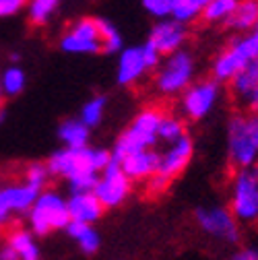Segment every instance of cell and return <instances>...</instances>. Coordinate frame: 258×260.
<instances>
[{"mask_svg":"<svg viewBox=\"0 0 258 260\" xmlns=\"http://www.w3.org/2000/svg\"><path fill=\"white\" fill-rule=\"evenodd\" d=\"M225 155L234 172L258 164V116L238 110L225 124Z\"/></svg>","mask_w":258,"mask_h":260,"instance_id":"6da1fadb","label":"cell"},{"mask_svg":"<svg viewBox=\"0 0 258 260\" xmlns=\"http://www.w3.org/2000/svg\"><path fill=\"white\" fill-rule=\"evenodd\" d=\"M258 60V29L250 34L234 36L211 60V79L217 83H230L248 64Z\"/></svg>","mask_w":258,"mask_h":260,"instance_id":"7a4b0ae2","label":"cell"},{"mask_svg":"<svg viewBox=\"0 0 258 260\" xmlns=\"http://www.w3.org/2000/svg\"><path fill=\"white\" fill-rule=\"evenodd\" d=\"M164 110L159 106H149L145 110H141L133 122L124 128V133L118 137L114 151H112V159L114 161H122L124 157L145 151V149H155L159 139H157V128L159 122L164 118Z\"/></svg>","mask_w":258,"mask_h":260,"instance_id":"3957f363","label":"cell"},{"mask_svg":"<svg viewBox=\"0 0 258 260\" xmlns=\"http://www.w3.org/2000/svg\"><path fill=\"white\" fill-rule=\"evenodd\" d=\"M112 161V151L106 149H58L50 155L46 166L52 176L71 180L75 176H85V174H102Z\"/></svg>","mask_w":258,"mask_h":260,"instance_id":"277c9868","label":"cell"},{"mask_svg":"<svg viewBox=\"0 0 258 260\" xmlns=\"http://www.w3.org/2000/svg\"><path fill=\"white\" fill-rule=\"evenodd\" d=\"M197 58L188 48L164 56L153 77L155 91L161 97H180L197 81Z\"/></svg>","mask_w":258,"mask_h":260,"instance_id":"5b68a950","label":"cell"},{"mask_svg":"<svg viewBox=\"0 0 258 260\" xmlns=\"http://www.w3.org/2000/svg\"><path fill=\"white\" fill-rule=\"evenodd\" d=\"M159 155L161 159L157 174L151 180H147V192L153 194V197L164 194L168 186L188 168L192 155H195V141L190 137H184L174 145H166V151H159Z\"/></svg>","mask_w":258,"mask_h":260,"instance_id":"8992f818","label":"cell"},{"mask_svg":"<svg viewBox=\"0 0 258 260\" xmlns=\"http://www.w3.org/2000/svg\"><path fill=\"white\" fill-rule=\"evenodd\" d=\"M223 85L217 83L211 77H203L192 83L180 97H178V108L184 120L190 122H201L207 116L215 112V108L221 102Z\"/></svg>","mask_w":258,"mask_h":260,"instance_id":"52a82bcc","label":"cell"},{"mask_svg":"<svg viewBox=\"0 0 258 260\" xmlns=\"http://www.w3.org/2000/svg\"><path fill=\"white\" fill-rule=\"evenodd\" d=\"M232 215L242 225L258 223V178L252 170H238L230 180V207Z\"/></svg>","mask_w":258,"mask_h":260,"instance_id":"ba28073f","label":"cell"},{"mask_svg":"<svg viewBox=\"0 0 258 260\" xmlns=\"http://www.w3.org/2000/svg\"><path fill=\"white\" fill-rule=\"evenodd\" d=\"M29 221L40 236H46L52 230H64L71 223L69 205L56 190H44L29 211Z\"/></svg>","mask_w":258,"mask_h":260,"instance_id":"9c48e42d","label":"cell"},{"mask_svg":"<svg viewBox=\"0 0 258 260\" xmlns=\"http://www.w3.org/2000/svg\"><path fill=\"white\" fill-rule=\"evenodd\" d=\"M199 227L211 238L225 242V244H238L242 238V225L232 215L228 207H201L195 213Z\"/></svg>","mask_w":258,"mask_h":260,"instance_id":"30bf717a","label":"cell"},{"mask_svg":"<svg viewBox=\"0 0 258 260\" xmlns=\"http://www.w3.org/2000/svg\"><path fill=\"white\" fill-rule=\"evenodd\" d=\"M60 50L75 56L102 54V38L95 17H83L75 21L60 38Z\"/></svg>","mask_w":258,"mask_h":260,"instance_id":"8fae6325","label":"cell"},{"mask_svg":"<svg viewBox=\"0 0 258 260\" xmlns=\"http://www.w3.org/2000/svg\"><path fill=\"white\" fill-rule=\"evenodd\" d=\"M93 194L104 205V209H112L120 205L131 194V180H128L118 161H110V166L100 174V180L93 188Z\"/></svg>","mask_w":258,"mask_h":260,"instance_id":"7c38bea8","label":"cell"},{"mask_svg":"<svg viewBox=\"0 0 258 260\" xmlns=\"http://www.w3.org/2000/svg\"><path fill=\"white\" fill-rule=\"evenodd\" d=\"M161 56H170L178 50L186 48L188 42V27L178 23L176 19H161L157 21L151 31H149V40H147Z\"/></svg>","mask_w":258,"mask_h":260,"instance_id":"4fadbf2b","label":"cell"},{"mask_svg":"<svg viewBox=\"0 0 258 260\" xmlns=\"http://www.w3.org/2000/svg\"><path fill=\"white\" fill-rule=\"evenodd\" d=\"M149 73H155L147 60L145 48L141 46H131L124 48L118 56V69H116V81L122 87H133L139 81H143Z\"/></svg>","mask_w":258,"mask_h":260,"instance_id":"5bb4252c","label":"cell"},{"mask_svg":"<svg viewBox=\"0 0 258 260\" xmlns=\"http://www.w3.org/2000/svg\"><path fill=\"white\" fill-rule=\"evenodd\" d=\"M38 197H40V192L34 190L31 186H27L25 182L0 188V221L9 219V215L13 211H17V213L31 211V207L36 205Z\"/></svg>","mask_w":258,"mask_h":260,"instance_id":"9a60e30c","label":"cell"},{"mask_svg":"<svg viewBox=\"0 0 258 260\" xmlns=\"http://www.w3.org/2000/svg\"><path fill=\"white\" fill-rule=\"evenodd\" d=\"M159 151L157 149H145V151H139V153H133L124 157L122 161H118L124 176L133 182H147L151 180L155 174H157V168H159Z\"/></svg>","mask_w":258,"mask_h":260,"instance_id":"2e32d148","label":"cell"},{"mask_svg":"<svg viewBox=\"0 0 258 260\" xmlns=\"http://www.w3.org/2000/svg\"><path fill=\"white\" fill-rule=\"evenodd\" d=\"M69 205V215L71 221H79V223H91L95 219H100L104 215V205L98 201L93 192H83V194H73Z\"/></svg>","mask_w":258,"mask_h":260,"instance_id":"e0dca14e","label":"cell"},{"mask_svg":"<svg viewBox=\"0 0 258 260\" xmlns=\"http://www.w3.org/2000/svg\"><path fill=\"white\" fill-rule=\"evenodd\" d=\"M225 27L232 29L236 36L258 29V0H240Z\"/></svg>","mask_w":258,"mask_h":260,"instance_id":"ac0fdd59","label":"cell"},{"mask_svg":"<svg viewBox=\"0 0 258 260\" xmlns=\"http://www.w3.org/2000/svg\"><path fill=\"white\" fill-rule=\"evenodd\" d=\"M258 85V60H254L252 64H248V67L244 71H240L230 83V93L234 97V102L238 106H244L246 97L252 93V89Z\"/></svg>","mask_w":258,"mask_h":260,"instance_id":"d6986e66","label":"cell"},{"mask_svg":"<svg viewBox=\"0 0 258 260\" xmlns=\"http://www.w3.org/2000/svg\"><path fill=\"white\" fill-rule=\"evenodd\" d=\"M58 139L64 149H85L89 147V128L79 118H69L58 126Z\"/></svg>","mask_w":258,"mask_h":260,"instance_id":"ffe728a7","label":"cell"},{"mask_svg":"<svg viewBox=\"0 0 258 260\" xmlns=\"http://www.w3.org/2000/svg\"><path fill=\"white\" fill-rule=\"evenodd\" d=\"M7 244L19 254L21 260H40L38 254V246L34 244V238H31L25 230H21L19 225H13L9 234H7Z\"/></svg>","mask_w":258,"mask_h":260,"instance_id":"44dd1931","label":"cell"},{"mask_svg":"<svg viewBox=\"0 0 258 260\" xmlns=\"http://www.w3.org/2000/svg\"><path fill=\"white\" fill-rule=\"evenodd\" d=\"M188 137V126L186 120L182 116H174V114H164L157 128V139L159 143H166V145H174L176 141Z\"/></svg>","mask_w":258,"mask_h":260,"instance_id":"7402d4cb","label":"cell"},{"mask_svg":"<svg viewBox=\"0 0 258 260\" xmlns=\"http://www.w3.org/2000/svg\"><path fill=\"white\" fill-rule=\"evenodd\" d=\"M211 0H176L174 11H172V19H176L182 25H190L197 23L203 17V11L207 9V5Z\"/></svg>","mask_w":258,"mask_h":260,"instance_id":"603a6c76","label":"cell"},{"mask_svg":"<svg viewBox=\"0 0 258 260\" xmlns=\"http://www.w3.org/2000/svg\"><path fill=\"white\" fill-rule=\"evenodd\" d=\"M27 75L19 64H9V67L0 73V87H3L5 97H17L25 91Z\"/></svg>","mask_w":258,"mask_h":260,"instance_id":"cb8c5ba5","label":"cell"},{"mask_svg":"<svg viewBox=\"0 0 258 260\" xmlns=\"http://www.w3.org/2000/svg\"><path fill=\"white\" fill-rule=\"evenodd\" d=\"M240 0H211L207 9L203 11V21L207 25H225L234 15Z\"/></svg>","mask_w":258,"mask_h":260,"instance_id":"d4e9b609","label":"cell"},{"mask_svg":"<svg viewBox=\"0 0 258 260\" xmlns=\"http://www.w3.org/2000/svg\"><path fill=\"white\" fill-rule=\"evenodd\" d=\"M98 27H100V38H102V54H120L124 50V40L120 29L108 21V19H98Z\"/></svg>","mask_w":258,"mask_h":260,"instance_id":"484cf974","label":"cell"},{"mask_svg":"<svg viewBox=\"0 0 258 260\" xmlns=\"http://www.w3.org/2000/svg\"><path fill=\"white\" fill-rule=\"evenodd\" d=\"M106 106H108V100L104 95H95L91 97L89 102L83 104L81 112H79V120L91 130L95 126H100L102 120H104V114H106Z\"/></svg>","mask_w":258,"mask_h":260,"instance_id":"4316f807","label":"cell"},{"mask_svg":"<svg viewBox=\"0 0 258 260\" xmlns=\"http://www.w3.org/2000/svg\"><path fill=\"white\" fill-rule=\"evenodd\" d=\"M58 5H60V0H29V5H27L29 23L36 27L46 25L52 19V15L56 13Z\"/></svg>","mask_w":258,"mask_h":260,"instance_id":"83f0119b","label":"cell"},{"mask_svg":"<svg viewBox=\"0 0 258 260\" xmlns=\"http://www.w3.org/2000/svg\"><path fill=\"white\" fill-rule=\"evenodd\" d=\"M50 178H52V174H50L48 166L42 164V161H34V164H29L25 168V184L31 186L34 190H38V192L42 188H46V184L50 182Z\"/></svg>","mask_w":258,"mask_h":260,"instance_id":"f1b7e54d","label":"cell"},{"mask_svg":"<svg viewBox=\"0 0 258 260\" xmlns=\"http://www.w3.org/2000/svg\"><path fill=\"white\" fill-rule=\"evenodd\" d=\"M141 5H143V9L151 17H155L157 21H161V19H170L172 17L176 0H141Z\"/></svg>","mask_w":258,"mask_h":260,"instance_id":"f546056e","label":"cell"},{"mask_svg":"<svg viewBox=\"0 0 258 260\" xmlns=\"http://www.w3.org/2000/svg\"><path fill=\"white\" fill-rule=\"evenodd\" d=\"M79 246H81V250H83L85 254H93L95 250L100 248V236L89 227V230L79 238Z\"/></svg>","mask_w":258,"mask_h":260,"instance_id":"4dcf8cb0","label":"cell"},{"mask_svg":"<svg viewBox=\"0 0 258 260\" xmlns=\"http://www.w3.org/2000/svg\"><path fill=\"white\" fill-rule=\"evenodd\" d=\"M29 5V0H0V19L13 17Z\"/></svg>","mask_w":258,"mask_h":260,"instance_id":"1f68e13d","label":"cell"},{"mask_svg":"<svg viewBox=\"0 0 258 260\" xmlns=\"http://www.w3.org/2000/svg\"><path fill=\"white\" fill-rule=\"evenodd\" d=\"M230 260H258V248L256 246H242L230 256Z\"/></svg>","mask_w":258,"mask_h":260,"instance_id":"d6a6232c","label":"cell"},{"mask_svg":"<svg viewBox=\"0 0 258 260\" xmlns=\"http://www.w3.org/2000/svg\"><path fill=\"white\" fill-rule=\"evenodd\" d=\"M242 110H248V112H252V114L258 116V85H256V87L252 89V93L246 97V102H244Z\"/></svg>","mask_w":258,"mask_h":260,"instance_id":"836d02e7","label":"cell"},{"mask_svg":"<svg viewBox=\"0 0 258 260\" xmlns=\"http://www.w3.org/2000/svg\"><path fill=\"white\" fill-rule=\"evenodd\" d=\"M89 227H91V225H87V223L71 221V223L67 225V232H69V234H71V236H73L75 240H79V238H81V236H83V234H85V232L89 230Z\"/></svg>","mask_w":258,"mask_h":260,"instance_id":"e575fe53","label":"cell"},{"mask_svg":"<svg viewBox=\"0 0 258 260\" xmlns=\"http://www.w3.org/2000/svg\"><path fill=\"white\" fill-rule=\"evenodd\" d=\"M0 260H19V254L7 244L3 250H0Z\"/></svg>","mask_w":258,"mask_h":260,"instance_id":"d590c367","label":"cell"},{"mask_svg":"<svg viewBox=\"0 0 258 260\" xmlns=\"http://www.w3.org/2000/svg\"><path fill=\"white\" fill-rule=\"evenodd\" d=\"M250 170H252V174H254V176H256V178H258V164H254V166H252V168H250Z\"/></svg>","mask_w":258,"mask_h":260,"instance_id":"8d00e7d4","label":"cell"},{"mask_svg":"<svg viewBox=\"0 0 258 260\" xmlns=\"http://www.w3.org/2000/svg\"><path fill=\"white\" fill-rule=\"evenodd\" d=\"M3 97L5 95H3V87H0V108H3Z\"/></svg>","mask_w":258,"mask_h":260,"instance_id":"74e56055","label":"cell"}]
</instances>
